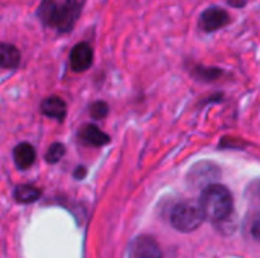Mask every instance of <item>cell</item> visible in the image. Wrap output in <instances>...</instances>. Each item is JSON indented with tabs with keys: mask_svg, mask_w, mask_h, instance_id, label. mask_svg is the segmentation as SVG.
I'll return each mask as SVG.
<instances>
[{
	"mask_svg": "<svg viewBox=\"0 0 260 258\" xmlns=\"http://www.w3.org/2000/svg\"><path fill=\"white\" fill-rule=\"evenodd\" d=\"M200 207L203 210V214L206 219L212 222H221L225 220L233 210V198L227 187L219 184H210L204 187L201 198H200Z\"/></svg>",
	"mask_w": 260,
	"mask_h": 258,
	"instance_id": "obj_1",
	"label": "cell"
},
{
	"mask_svg": "<svg viewBox=\"0 0 260 258\" xmlns=\"http://www.w3.org/2000/svg\"><path fill=\"white\" fill-rule=\"evenodd\" d=\"M204 220L203 210L200 204H192V202H181L175 205L171 214V222L175 230L181 233H192L195 231Z\"/></svg>",
	"mask_w": 260,
	"mask_h": 258,
	"instance_id": "obj_2",
	"label": "cell"
},
{
	"mask_svg": "<svg viewBox=\"0 0 260 258\" xmlns=\"http://www.w3.org/2000/svg\"><path fill=\"white\" fill-rule=\"evenodd\" d=\"M232 21L230 14L221 6H210L200 17V27L204 32H215L225 27Z\"/></svg>",
	"mask_w": 260,
	"mask_h": 258,
	"instance_id": "obj_3",
	"label": "cell"
},
{
	"mask_svg": "<svg viewBox=\"0 0 260 258\" xmlns=\"http://www.w3.org/2000/svg\"><path fill=\"white\" fill-rule=\"evenodd\" d=\"M219 178V169L213 163L203 161L192 167L189 173V181L198 187H207Z\"/></svg>",
	"mask_w": 260,
	"mask_h": 258,
	"instance_id": "obj_4",
	"label": "cell"
},
{
	"mask_svg": "<svg viewBox=\"0 0 260 258\" xmlns=\"http://www.w3.org/2000/svg\"><path fill=\"white\" fill-rule=\"evenodd\" d=\"M69 61H70V67L73 71L76 73L85 71L93 64V49L90 47L88 43H78L70 50Z\"/></svg>",
	"mask_w": 260,
	"mask_h": 258,
	"instance_id": "obj_5",
	"label": "cell"
},
{
	"mask_svg": "<svg viewBox=\"0 0 260 258\" xmlns=\"http://www.w3.org/2000/svg\"><path fill=\"white\" fill-rule=\"evenodd\" d=\"M129 258H161V251L152 237H137L129 249Z\"/></svg>",
	"mask_w": 260,
	"mask_h": 258,
	"instance_id": "obj_6",
	"label": "cell"
},
{
	"mask_svg": "<svg viewBox=\"0 0 260 258\" xmlns=\"http://www.w3.org/2000/svg\"><path fill=\"white\" fill-rule=\"evenodd\" d=\"M41 113L56 122H62L67 114V105L61 97L50 96L43 100L41 103Z\"/></svg>",
	"mask_w": 260,
	"mask_h": 258,
	"instance_id": "obj_7",
	"label": "cell"
},
{
	"mask_svg": "<svg viewBox=\"0 0 260 258\" xmlns=\"http://www.w3.org/2000/svg\"><path fill=\"white\" fill-rule=\"evenodd\" d=\"M79 138L85 144L96 146V148H101V146H105V144L110 143L108 134H105L96 125H85V126H82L81 131H79Z\"/></svg>",
	"mask_w": 260,
	"mask_h": 258,
	"instance_id": "obj_8",
	"label": "cell"
},
{
	"mask_svg": "<svg viewBox=\"0 0 260 258\" xmlns=\"http://www.w3.org/2000/svg\"><path fill=\"white\" fill-rule=\"evenodd\" d=\"M35 157H37L35 149L29 143H20L14 149V161H15V166L18 169H21V170L29 169L34 164Z\"/></svg>",
	"mask_w": 260,
	"mask_h": 258,
	"instance_id": "obj_9",
	"label": "cell"
},
{
	"mask_svg": "<svg viewBox=\"0 0 260 258\" xmlns=\"http://www.w3.org/2000/svg\"><path fill=\"white\" fill-rule=\"evenodd\" d=\"M58 11L59 6L53 2V0H43L41 5L37 9V15L40 18V21L44 26H55L56 24V18H58Z\"/></svg>",
	"mask_w": 260,
	"mask_h": 258,
	"instance_id": "obj_10",
	"label": "cell"
},
{
	"mask_svg": "<svg viewBox=\"0 0 260 258\" xmlns=\"http://www.w3.org/2000/svg\"><path fill=\"white\" fill-rule=\"evenodd\" d=\"M20 52L15 46L8 43H0V67L15 68L20 64Z\"/></svg>",
	"mask_w": 260,
	"mask_h": 258,
	"instance_id": "obj_11",
	"label": "cell"
},
{
	"mask_svg": "<svg viewBox=\"0 0 260 258\" xmlns=\"http://www.w3.org/2000/svg\"><path fill=\"white\" fill-rule=\"evenodd\" d=\"M14 198L20 204H32L41 198V190L34 186H27V184L17 186L14 190Z\"/></svg>",
	"mask_w": 260,
	"mask_h": 258,
	"instance_id": "obj_12",
	"label": "cell"
},
{
	"mask_svg": "<svg viewBox=\"0 0 260 258\" xmlns=\"http://www.w3.org/2000/svg\"><path fill=\"white\" fill-rule=\"evenodd\" d=\"M192 73L201 82H213V81L219 79L224 75V71L221 68H218V67H207V65H197Z\"/></svg>",
	"mask_w": 260,
	"mask_h": 258,
	"instance_id": "obj_13",
	"label": "cell"
},
{
	"mask_svg": "<svg viewBox=\"0 0 260 258\" xmlns=\"http://www.w3.org/2000/svg\"><path fill=\"white\" fill-rule=\"evenodd\" d=\"M64 154H66L64 144H61V143H53V144L47 149V152H46V155H44V160H46L49 164H55V163H58V161L64 157Z\"/></svg>",
	"mask_w": 260,
	"mask_h": 258,
	"instance_id": "obj_14",
	"label": "cell"
},
{
	"mask_svg": "<svg viewBox=\"0 0 260 258\" xmlns=\"http://www.w3.org/2000/svg\"><path fill=\"white\" fill-rule=\"evenodd\" d=\"M90 114L94 120H102L108 114V105L102 100H98L90 105Z\"/></svg>",
	"mask_w": 260,
	"mask_h": 258,
	"instance_id": "obj_15",
	"label": "cell"
},
{
	"mask_svg": "<svg viewBox=\"0 0 260 258\" xmlns=\"http://www.w3.org/2000/svg\"><path fill=\"white\" fill-rule=\"evenodd\" d=\"M250 234L254 240L260 242V213L256 214L253 219H251V224H250Z\"/></svg>",
	"mask_w": 260,
	"mask_h": 258,
	"instance_id": "obj_16",
	"label": "cell"
},
{
	"mask_svg": "<svg viewBox=\"0 0 260 258\" xmlns=\"http://www.w3.org/2000/svg\"><path fill=\"white\" fill-rule=\"evenodd\" d=\"M84 3H85V0H66V5L69 8H72L78 14H81V11L84 8Z\"/></svg>",
	"mask_w": 260,
	"mask_h": 258,
	"instance_id": "obj_17",
	"label": "cell"
},
{
	"mask_svg": "<svg viewBox=\"0 0 260 258\" xmlns=\"http://www.w3.org/2000/svg\"><path fill=\"white\" fill-rule=\"evenodd\" d=\"M222 99H224V94L216 93V94L209 96V97H207V100H203V103H201V105H207V103H218V102H222Z\"/></svg>",
	"mask_w": 260,
	"mask_h": 258,
	"instance_id": "obj_18",
	"label": "cell"
},
{
	"mask_svg": "<svg viewBox=\"0 0 260 258\" xmlns=\"http://www.w3.org/2000/svg\"><path fill=\"white\" fill-rule=\"evenodd\" d=\"M75 178L76 179H82V178H85V175H87V169L84 167V166H79V167H76V170H75Z\"/></svg>",
	"mask_w": 260,
	"mask_h": 258,
	"instance_id": "obj_19",
	"label": "cell"
},
{
	"mask_svg": "<svg viewBox=\"0 0 260 258\" xmlns=\"http://www.w3.org/2000/svg\"><path fill=\"white\" fill-rule=\"evenodd\" d=\"M229 3H230L232 6H238V8H241V6H244L247 2H245V0H229Z\"/></svg>",
	"mask_w": 260,
	"mask_h": 258,
	"instance_id": "obj_20",
	"label": "cell"
}]
</instances>
